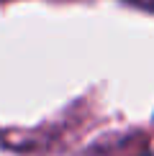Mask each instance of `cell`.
<instances>
[{
    "mask_svg": "<svg viewBox=\"0 0 154 156\" xmlns=\"http://www.w3.org/2000/svg\"><path fill=\"white\" fill-rule=\"evenodd\" d=\"M123 3L134 5V8H141V10H149V13H154V0H123Z\"/></svg>",
    "mask_w": 154,
    "mask_h": 156,
    "instance_id": "cell-1",
    "label": "cell"
}]
</instances>
